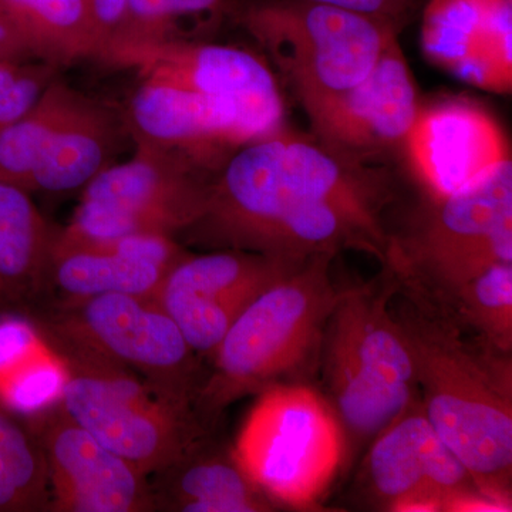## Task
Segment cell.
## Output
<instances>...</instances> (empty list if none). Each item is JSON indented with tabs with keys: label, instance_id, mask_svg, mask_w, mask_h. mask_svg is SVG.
I'll return each instance as SVG.
<instances>
[{
	"label": "cell",
	"instance_id": "20",
	"mask_svg": "<svg viewBox=\"0 0 512 512\" xmlns=\"http://www.w3.org/2000/svg\"><path fill=\"white\" fill-rule=\"evenodd\" d=\"M55 234L29 191L0 181V311L26 305L43 288Z\"/></svg>",
	"mask_w": 512,
	"mask_h": 512
},
{
	"label": "cell",
	"instance_id": "18",
	"mask_svg": "<svg viewBox=\"0 0 512 512\" xmlns=\"http://www.w3.org/2000/svg\"><path fill=\"white\" fill-rule=\"evenodd\" d=\"M160 484L153 491L156 507L183 512L271 511L268 497L239 467L232 450L207 443V436L158 471Z\"/></svg>",
	"mask_w": 512,
	"mask_h": 512
},
{
	"label": "cell",
	"instance_id": "3",
	"mask_svg": "<svg viewBox=\"0 0 512 512\" xmlns=\"http://www.w3.org/2000/svg\"><path fill=\"white\" fill-rule=\"evenodd\" d=\"M335 256L302 259L235 319L214 352V372L198 399L205 420L245 394L301 383L318 369L326 325L340 292L330 268Z\"/></svg>",
	"mask_w": 512,
	"mask_h": 512
},
{
	"label": "cell",
	"instance_id": "1",
	"mask_svg": "<svg viewBox=\"0 0 512 512\" xmlns=\"http://www.w3.org/2000/svg\"><path fill=\"white\" fill-rule=\"evenodd\" d=\"M390 175L281 130L237 148L187 231L207 244L284 259L365 252L386 261Z\"/></svg>",
	"mask_w": 512,
	"mask_h": 512
},
{
	"label": "cell",
	"instance_id": "4",
	"mask_svg": "<svg viewBox=\"0 0 512 512\" xmlns=\"http://www.w3.org/2000/svg\"><path fill=\"white\" fill-rule=\"evenodd\" d=\"M367 284L340 289L323 336V379L345 433L375 440L420 402L409 343L393 318L397 281L389 268Z\"/></svg>",
	"mask_w": 512,
	"mask_h": 512
},
{
	"label": "cell",
	"instance_id": "6",
	"mask_svg": "<svg viewBox=\"0 0 512 512\" xmlns=\"http://www.w3.org/2000/svg\"><path fill=\"white\" fill-rule=\"evenodd\" d=\"M346 433L332 404L305 383L266 387L235 441V460L274 504L315 510L345 460Z\"/></svg>",
	"mask_w": 512,
	"mask_h": 512
},
{
	"label": "cell",
	"instance_id": "29",
	"mask_svg": "<svg viewBox=\"0 0 512 512\" xmlns=\"http://www.w3.org/2000/svg\"><path fill=\"white\" fill-rule=\"evenodd\" d=\"M50 64L0 62V133L32 109L52 82Z\"/></svg>",
	"mask_w": 512,
	"mask_h": 512
},
{
	"label": "cell",
	"instance_id": "30",
	"mask_svg": "<svg viewBox=\"0 0 512 512\" xmlns=\"http://www.w3.org/2000/svg\"><path fill=\"white\" fill-rule=\"evenodd\" d=\"M483 32L490 55L512 73V0H487Z\"/></svg>",
	"mask_w": 512,
	"mask_h": 512
},
{
	"label": "cell",
	"instance_id": "25",
	"mask_svg": "<svg viewBox=\"0 0 512 512\" xmlns=\"http://www.w3.org/2000/svg\"><path fill=\"white\" fill-rule=\"evenodd\" d=\"M77 96L72 87L52 80L32 109L0 133V181L30 192L33 174Z\"/></svg>",
	"mask_w": 512,
	"mask_h": 512
},
{
	"label": "cell",
	"instance_id": "15",
	"mask_svg": "<svg viewBox=\"0 0 512 512\" xmlns=\"http://www.w3.org/2000/svg\"><path fill=\"white\" fill-rule=\"evenodd\" d=\"M116 66L136 69L140 79L232 101L268 134L284 130L285 104L278 80L264 60L238 47L171 40L120 57Z\"/></svg>",
	"mask_w": 512,
	"mask_h": 512
},
{
	"label": "cell",
	"instance_id": "7",
	"mask_svg": "<svg viewBox=\"0 0 512 512\" xmlns=\"http://www.w3.org/2000/svg\"><path fill=\"white\" fill-rule=\"evenodd\" d=\"M239 22L264 47L305 113L365 79L400 30L309 0H258L241 10Z\"/></svg>",
	"mask_w": 512,
	"mask_h": 512
},
{
	"label": "cell",
	"instance_id": "10",
	"mask_svg": "<svg viewBox=\"0 0 512 512\" xmlns=\"http://www.w3.org/2000/svg\"><path fill=\"white\" fill-rule=\"evenodd\" d=\"M365 483L370 495L389 511H511L478 487L433 429L420 402L372 441Z\"/></svg>",
	"mask_w": 512,
	"mask_h": 512
},
{
	"label": "cell",
	"instance_id": "14",
	"mask_svg": "<svg viewBox=\"0 0 512 512\" xmlns=\"http://www.w3.org/2000/svg\"><path fill=\"white\" fill-rule=\"evenodd\" d=\"M32 419L30 430L45 456L53 511L156 510L147 476L70 419L60 402Z\"/></svg>",
	"mask_w": 512,
	"mask_h": 512
},
{
	"label": "cell",
	"instance_id": "17",
	"mask_svg": "<svg viewBox=\"0 0 512 512\" xmlns=\"http://www.w3.org/2000/svg\"><path fill=\"white\" fill-rule=\"evenodd\" d=\"M403 148L429 200L463 190L511 158L493 114L466 99L420 106Z\"/></svg>",
	"mask_w": 512,
	"mask_h": 512
},
{
	"label": "cell",
	"instance_id": "16",
	"mask_svg": "<svg viewBox=\"0 0 512 512\" xmlns=\"http://www.w3.org/2000/svg\"><path fill=\"white\" fill-rule=\"evenodd\" d=\"M136 143L177 151L220 170L237 148L272 136L232 101L141 79L128 106Z\"/></svg>",
	"mask_w": 512,
	"mask_h": 512
},
{
	"label": "cell",
	"instance_id": "19",
	"mask_svg": "<svg viewBox=\"0 0 512 512\" xmlns=\"http://www.w3.org/2000/svg\"><path fill=\"white\" fill-rule=\"evenodd\" d=\"M119 141L114 114L79 93L33 174L30 192L70 191L89 184L111 165Z\"/></svg>",
	"mask_w": 512,
	"mask_h": 512
},
{
	"label": "cell",
	"instance_id": "9",
	"mask_svg": "<svg viewBox=\"0 0 512 512\" xmlns=\"http://www.w3.org/2000/svg\"><path fill=\"white\" fill-rule=\"evenodd\" d=\"M215 171L177 151L137 143L131 160L109 165L86 184L72 224L62 232L83 239L173 237L204 214Z\"/></svg>",
	"mask_w": 512,
	"mask_h": 512
},
{
	"label": "cell",
	"instance_id": "21",
	"mask_svg": "<svg viewBox=\"0 0 512 512\" xmlns=\"http://www.w3.org/2000/svg\"><path fill=\"white\" fill-rule=\"evenodd\" d=\"M0 16L30 59L55 67L99 57L87 0H0Z\"/></svg>",
	"mask_w": 512,
	"mask_h": 512
},
{
	"label": "cell",
	"instance_id": "28",
	"mask_svg": "<svg viewBox=\"0 0 512 512\" xmlns=\"http://www.w3.org/2000/svg\"><path fill=\"white\" fill-rule=\"evenodd\" d=\"M228 0H130L126 20L106 62L136 50L175 40L174 30L183 19L217 13Z\"/></svg>",
	"mask_w": 512,
	"mask_h": 512
},
{
	"label": "cell",
	"instance_id": "13",
	"mask_svg": "<svg viewBox=\"0 0 512 512\" xmlns=\"http://www.w3.org/2000/svg\"><path fill=\"white\" fill-rule=\"evenodd\" d=\"M420 103L399 39H393L365 79L306 111L313 137L357 164L404 146Z\"/></svg>",
	"mask_w": 512,
	"mask_h": 512
},
{
	"label": "cell",
	"instance_id": "32",
	"mask_svg": "<svg viewBox=\"0 0 512 512\" xmlns=\"http://www.w3.org/2000/svg\"><path fill=\"white\" fill-rule=\"evenodd\" d=\"M322 5L352 10L372 18L387 20L397 28H402L410 13L413 12L417 0H309Z\"/></svg>",
	"mask_w": 512,
	"mask_h": 512
},
{
	"label": "cell",
	"instance_id": "8",
	"mask_svg": "<svg viewBox=\"0 0 512 512\" xmlns=\"http://www.w3.org/2000/svg\"><path fill=\"white\" fill-rule=\"evenodd\" d=\"M495 264H512V163L429 200L407 231L390 235L386 262L400 284L443 291Z\"/></svg>",
	"mask_w": 512,
	"mask_h": 512
},
{
	"label": "cell",
	"instance_id": "11",
	"mask_svg": "<svg viewBox=\"0 0 512 512\" xmlns=\"http://www.w3.org/2000/svg\"><path fill=\"white\" fill-rule=\"evenodd\" d=\"M56 328L198 407L202 384L195 352L151 299L123 293L83 299Z\"/></svg>",
	"mask_w": 512,
	"mask_h": 512
},
{
	"label": "cell",
	"instance_id": "12",
	"mask_svg": "<svg viewBox=\"0 0 512 512\" xmlns=\"http://www.w3.org/2000/svg\"><path fill=\"white\" fill-rule=\"evenodd\" d=\"M299 261L241 249L185 256L165 276L154 302L195 353L214 355L249 303Z\"/></svg>",
	"mask_w": 512,
	"mask_h": 512
},
{
	"label": "cell",
	"instance_id": "26",
	"mask_svg": "<svg viewBox=\"0 0 512 512\" xmlns=\"http://www.w3.org/2000/svg\"><path fill=\"white\" fill-rule=\"evenodd\" d=\"M485 6L487 0H429L421 25V47L427 59L451 74L480 62L503 69L485 47Z\"/></svg>",
	"mask_w": 512,
	"mask_h": 512
},
{
	"label": "cell",
	"instance_id": "33",
	"mask_svg": "<svg viewBox=\"0 0 512 512\" xmlns=\"http://www.w3.org/2000/svg\"><path fill=\"white\" fill-rule=\"evenodd\" d=\"M30 56L0 16V62L25 63Z\"/></svg>",
	"mask_w": 512,
	"mask_h": 512
},
{
	"label": "cell",
	"instance_id": "22",
	"mask_svg": "<svg viewBox=\"0 0 512 512\" xmlns=\"http://www.w3.org/2000/svg\"><path fill=\"white\" fill-rule=\"evenodd\" d=\"M168 269L143 261L63 241L55 234L49 274L76 301L123 293L154 301Z\"/></svg>",
	"mask_w": 512,
	"mask_h": 512
},
{
	"label": "cell",
	"instance_id": "31",
	"mask_svg": "<svg viewBox=\"0 0 512 512\" xmlns=\"http://www.w3.org/2000/svg\"><path fill=\"white\" fill-rule=\"evenodd\" d=\"M87 2H89L90 15L96 30L97 42H99V57L104 60L120 35L130 0H87Z\"/></svg>",
	"mask_w": 512,
	"mask_h": 512
},
{
	"label": "cell",
	"instance_id": "27",
	"mask_svg": "<svg viewBox=\"0 0 512 512\" xmlns=\"http://www.w3.org/2000/svg\"><path fill=\"white\" fill-rule=\"evenodd\" d=\"M16 414L0 399V512L49 510L45 456Z\"/></svg>",
	"mask_w": 512,
	"mask_h": 512
},
{
	"label": "cell",
	"instance_id": "24",
	"mask_svg": "<svg viewBox=\"0 0 512 512\" xmlns=\"http://www.w3.org/2000/svg\"><path fill=\"white\" fill-rule=\"evenodd\" d=\"M404 286L446 309L498 349L512 352V264L488 266L443 291L426 292Z\"/></svg>",
	"mask_w": 512,
	"mask_h": 512
},
{
	"label": "cell",
	"instance_id": "23",
	"mask_svg": "<svg viewBox=\"0 0 512 512\" xmlns=\"http://www.w3.org/2000/svg\"><path fill=\"white\" fill-rule=\"evenodd\" d=\"M66 379L62 357L32 326L0 323V399L13 412L33 416L59 403Z\"/></svg>",
	"mask_w": 512,
	"mask_h": 512
},
{
	"label": "cell",
	"instance_id": "2",
	"mask_svg": "<svg viewBox=\"0 0 512 512\" xmlns=\"http://www.w3.org/2000/svg\"><path fill=\"white\" fill-rule=\"evenodd\" d=\"M390 308L409 343L431 426L478 487L511 507L512 352L399 282Z\"/></svg>",
	"mask_w": 512,
	"mask_h": 512
},
{
	"label": "cell",
	"instance_id": "5",
	"mask_svg": "<svg viewBox=\"0 0 512 512\" xmlns=\"http://www.w3.org/2000/svg\"><path fill=\"white\" fill-rule=\"evenodd\" d=\"M53 346L67 369L60 404L73 421L144 476L156 474L207 436L197 404L151 382L56 329Z\"/></svg>",
	"mask_w": 512,
	"mask_h": 512
}]
</instances>
